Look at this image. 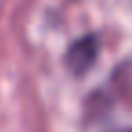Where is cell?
<instances>
[{"mask_svg":"<svg viewBox=\"0 0 132 132\" xmlns=\"http://www.w3.org/2000/svg\"><path fill=\"white\" fill-rule=\"evenodd\" d=\"M100 54H101V36L90 31V33H85L74 38L67 45L62 56V62H63L65 71L71 76L83 78L96 65Z\"/></svg>","mask_w":132,"mask_h":132,"instance_id":"obj_1","label":"cell"}]
</instances>
